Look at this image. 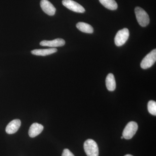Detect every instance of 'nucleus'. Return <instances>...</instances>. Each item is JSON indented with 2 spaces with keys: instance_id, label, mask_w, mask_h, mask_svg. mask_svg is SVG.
<instances>
[{
  "instance_id": "f257e3e1",
  "label": "nucleus",
  "mask_w": 156,
  "mask_h": 156,
  "mask_svg": "<svg viewBox=\"0 0 156 156\" xmlns=\"http://www.w3.org/2000/svg\"><path fill=\"white\" fill-rule=\"evenodd\" d=\"M134 11L137 22L140 25L143 27H145L149 24L150 20L148 14L143 9L136 7Z\"/></svg>"
},
{
  "instance_id": "f03ea898",
  "label": "nucleus",
  "mask_w": 156,
  "mask_h": 156,
  "mask_svg": "<svg viewBox=\"0 0 156 156\" xmlns=\"http://www.w3.org/2000/svg\"><path fill=\"white\" fill-rule=\"evenodd\" d=\"M84 148L87 156H98V146L93 140H87L84 143Z\"/></svg>"
},
{
  "instance_id": "7ed1b4c3",
  "label": "nucleus",
  "mask_w": 156,
  "mask_h": 156,
  "mask_svg": "<svg viewBox=\"0 0 156 156\" xmlns=\"http://www.w3.org/2000/svg\"><path fill=\"white\" fill-rule=\"evenodd\" d=\"M156 61V50L154 49L149 53L143 59L140 66L143 69H147L151 67Z\"/></svg>"
},
{
  "instance_id": "20e7f679",
  "label": "nucleus",
  "mask_w": 156,
  "mask_h": 156,
  "mask_svg": "<svg viewBox=\"0 0 156 156\" xmlns=\"http://www.w3.org/2000/svg\"><path fill=\"white\" fill-rule=\"evenodd\" d=\"M138 129V125L134 122H131L127 124L123 131L122 135L125 139H131L136 134Z\"/></svg>"
},
{
  "instance_id": "39448f33",
  "label": "nucleus",
  "mask_w": 156,
  "mask_h": 156,
  "mask_svg": "<svg viewBox=\"0 0 156 156\" xmlns=\"http://www.w3.org/2000/svg\"><path fill=\"white\" fill-rule=\"evenodd\" d=\"M129 37V31L128 29L124 28L119 30L116 35L115 38V43L118 47L124 45Z\"/></svg>"
},
{
  "instance_id": "423d86ee",
  "label": "nucleus",
  "mask_w": 156,
  "mask_h": 156,
  "mask_svg": "<svg viewBox=\"0 0 156 156\" xmlns=\"http://www.w3.org/2000/svg\"><path fill=\"white\" fill-rule=\"evenodd\" d=\"M62 4L68 9L77 13H83L85 9L80 5L73 0H63Z\"/></svg>"
},
{
  "instance_id": "0eeeda50",
  "label": "nucleus",
  "mask_w": 156,
  "mask_h": 156,
  "mask_svg": "<svg viewBox=\"0 0 156 156\" xmlns=\"http://www.w3.org/2000/svg\"><path fill=\"white\" fill-rule=\"evenodd\" d=\"M40 5L42 10L48 15L53 16L56 13V8L48 0H41Z\"/></svg>"
},
{
  "instance_id": "6e6552de",
  "label": "nucleus",
  "mask_w": 156,
  "mask_h": 156,
  "mask_svg": "<svg viewBox=\"0 0 156 156\" xmlns=\"http://www.w3.org/2000/svg\"><path fill=\"white\" fill-rule=\"evenodd\" d=\"M65 44V41L63 39L57 38L53 41H43L40 43V45L42 46L56 48L62 47Z\"/></svg>"
},
{
  "instance_id": "1a4fd4ad",
  "label": "nucleus",
  "mask_w": 156,
  "mask_h": 156,
  "mask_svg": "<svg viewBox=\"0 0 156 156\" xmlns=\"http://www.w3.org/2000/svg\"><path fill=\"white\" fill-rule=\"evenodd\" d=\"M21 126L20 120L14 119L8 124L6 128V133L8 134H13L16 133Z\"/></svg>"
},
{
  "instance_id": "9d476101",
  "label": "nucleus",
  "mask_w": 156,
  "mask_h": 156,
  "mask_svg": "<svg viewBox=\"0 0 156 156\" xmlns=\"http://www.w3.org/2000/svg\"><path fill=\"white\" fill-rule=\"evenodd\" d=\"M44 130V126L37 123H34L31 126L29 130V135L31 137H34L41 134Z\"/></svg>"
},
{
  "instance_id": "9b49d317",
  "label": "nucleus",
  "mask_w": 156,
  "mask_h": 156,
  "mask_svg": "<svg viewBox=\"0 0 156 156\" xmlns=\"http://www.w3.org/2000/svg\"><path fill=\"white\" fill-rule=\"evenodd\" d=\"M57 51L56 48H49L47 49H36L31 51V53L36 56H46L56 53Z\"/></svg>"
},
{
  "instance_id": "f8f14e48",
  "label": "nucleus",
  "mask_w": 156,
  "mask_h": 156,
  "mask_svg": "<svg viewBox=\"0 0 156 156\" xmlns=\"http://www.w3.org/2000/svg\"><path fill=\"white\" fill-rule=\"evenodd\" d=\"M107 88L108 91H114L116 88V82L114 76L113 74L109 73L108 75L105 80Z\"/></svg>"
},
{
  "instance_id": "ddd939ff",
  "label": "nucleus",
  "mask_w": 156,
  "mask_h": 156,
  "mask_svg": "<svg viewBox=\"0 0 156 156\" xmlns=\"http://www.w3.org/2000/svg\"><path fill=\"white\" fill-rule=\"evenodd\" d=\"M76 27L81 31L87 34H92L94 31L92 26L84 22H79L77 23Z\"/></svg>"
},
{
  "instance_id": "4468645a",
  "label": "nucleus",
  "mask_w": 156,
  "mask_h": 156,
  "mask_svg": "<svg viewBox=\"0 0 156 156\" xmlns=\"http://www.w3.org/2000/svg\"><path fill=\"white\" fill-rule=\"evenodd\" d=\"M101 5L106 9L110 10H115L118 8V4L115 0H99Z\"/></svg>"
},
{
  "instance_id": "2eb2a0df",
  "label": "nucleus",
  "mask_w": 156,
  "mask_h": 156,
  "mask_svg": "<svg viewBox=\"0 0 156 156\" xmlns=\"http://www.w3.org/2000/svg\"><path fill=\"white\" fill-rule=\"evenodd\" d=\"M148 110L151 114L156 115V102L154 101L151 100L147 105Z\"/></svg>"
},
{
  "instance_id": "dca6fc26",
  "label": "nucleus",
  "mask_w": 156,
  "mask_h": 156,
  "mask_svg": "<svg viewBox=\"0 0 156 156\" xmlns=\"http://www.w3.org/2000/svg\"><path fill=\"white\" fill-rule=\"evenodd\" d=\"M62 156H75L68 149H65L62 152Z\"/></svg>"
},
{
  "instance_id": "f3484780",
  "label": "nucleus",
  "mask_w": 156,
  "mask_h": 156,
  "mask_svg": "<svg viewBox=\"0 0 156 156\" xmlns=\"http://www.w3.org/2000/svg\"><path fill=\"white\" fill-rule=\"evenodd\" d=\"M125 156H133L131 155H130V154H127V155H125Z\"/></svg>"
},
{
  "instance_id": "a211bd4d",
  "label": "nucleus",
  "mask_w": 156,
  "mask_h": 156,
  "mask_svg": "<svg viewBox=\"0 0 156 156\" xmlns=\"http://www.w3.org/2000/svg\"><path fill=\"white\" fill-rule=\"evenodd\" d=\"M121 138H122V139H123V138H124V137H123V136H122V137H121Z\"/></svg>"
}]
</instances>
